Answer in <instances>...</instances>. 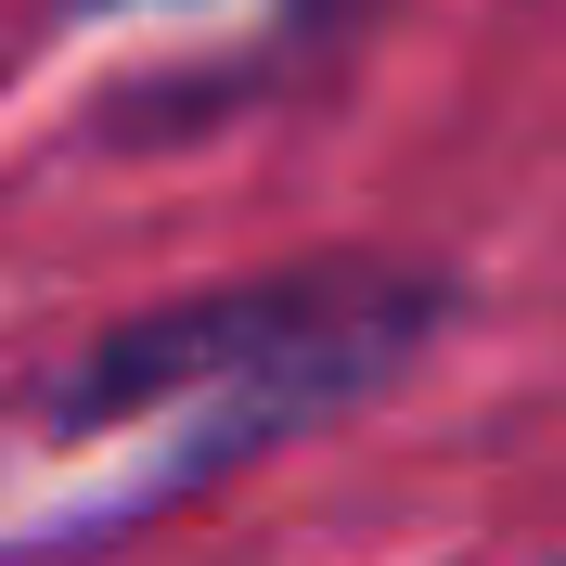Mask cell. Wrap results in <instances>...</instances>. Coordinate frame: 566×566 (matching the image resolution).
<instances>
[{
	"instance_id": "obj_1",
	"label": "cell",
	"mask_w": 566,
	"mask_h": 566,
	"mask_svg": "<svg viewBox=\"0 0 566 566\" xmlns=\"http://www.w3.org/2000/svg\"><path fill=\"white\" fill-rule=\"evenodd\" d=\"M424 335H438V283L374 258L219 283L91 335L27 399H0V566H65L207 502L258 451L374 399Z\"/></svg>"
}]
</instances>
